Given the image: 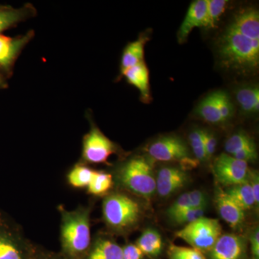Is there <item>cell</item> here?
I'll list each match as a JSON object with an SVG mask.
<instances>
[{
    "label": "cell",
    "instance_id": "6da1fadb",
    "mask_svg": "<svg viewBox=\"0 0 259 259\" xmlns=\"http://www.w3.org/2000/svg\"><path fill=\"white\" fill-rule=\"evenodd\" d=\"M221 64L238 72L254 71L259 64V13L254 8L238 12L218 44Z\"/></svg>",
    "mask_w": 259,
    "mask_h": 259
},
{
    "label": "cell",
    "instance_id": "7a4b0ae2",
    "mask_svg": "<svg viewBox=\"0 0 259 259\" xmlns=\"http://www.w3.org/2000/svg\"><path fill=\"white\" fill-rule=\"evenodd\" d=\"M61 213V254L66 259H83L92 244L88 207L74 210L59 207Z\"/></svg>",
    "mask_w": 259,
    "mask_h": 259
},
{
    "label": "cell",
    "instance_id": "3957f363",
    "mask_svg": "<svg viewBox=\"0 0 259 259\" xmlns=\"http://www.w3.org/2000/svg\"><path fill=\"white\" fill-rule=\"evenodd\" d=\"M115 178L125 190L145 199L151 198L156 191L151 163L144 157L132 158L122 163Z\"/></svg>",
    "mask_w": 259,
    "mask_h": 259
},
{
    "label": "cell",
    "instance_id": "277c9868",
    "mask_svg": "<svg viewBox=\"0 0 259 259\" xmlns=\"http://www.w3.org/2000/svg\"><path fill=\"white\" fill-rule=\"evenodd\" d=\"M102 214L110 229L124 233L139 223L141 208L139 202L127 194L115 192L108 194L104 199Z\"/></svg>",
    "mask_w": 259,
    "mask_h": 259
},
{
    "label": "cell",
    "instance_id": "5b68a950",
    "mask_svg": "<svg viewBox=\"0 0 259 259\" xmlns=\"http://www.w3.org/2000/svg\"><path fill=\"white\" fill-rule=\"evenodd\" d=\"M222 226L217 219L202 218L186 225L177 231L176 236L192 248L204 253L209 252L222 235Z\"/></svg>",
    "mask_w": 259,
    "mask_h": 259
},
{
    "label": "cell",
    "instance_id": "8992f818",
    "mask_svg": "<svg viewBox=\"0 0 259 259\" xmlns=\"http://www.w3.org/2000/svg\"><path fill=\"white\" fill-rule=\"evenodd\" d=\"M151 158L163 162H178L181 168L187 171L198 165L199 162L191 157L190 151L183 140L175 136L160 138L148 146Z\"/></svg>",
    "mask_w": 259,
    "mask_h": 259
},
{
    "label": "cell",
    "instance_id": "52a82bcc",
    "mask_svg": "<svg viewBox=\"0 0 259 259\" xmlns=\"http://www.w3.org/2000/svg\"><path fill=\"white\" fill-rule=\"evenodd\" d=\"M32 246L18 227L0 214V259H30Z\"/></svg>",
    "mask_w": 259,
    "mask_h": 259
},
{
    "label": "cell",
    "instance_id": "ba28073f",
    "mask_svg": "<svg viewBox=\"0 0 259 259\" xmlns=\"http://www.w3.org/2000/svg\"><path fill=\"white\" fill-rule=\"evenodd\" d=\"M117 151V146L98 127L92 125L83 139L81 158L83 162L93 164L105 163Z\"/></svg>",
    "mask_w": 259,
    "mask_h": 259
},
{
    "label": "cell",
    "instance_id": "9c48e42d",
    "mask_svg": "<svg viewBox=\"0 0 259 259\" xmlns=\"http://www.w3.org/2000/svg\"><path fill=\"white\" fill-rule=\"evenodd\" d=\"M218 182L225 187L240 185L248 182V163L236 159L226 153L218 156L212 166Z\"/></svg>",
    "mask_w": 259,
    "mask_h": 259
},
{
    "label": "cell",
    "instance_id": "30bf717a",
    "mask_svg": "<svg viewBox=\"0 0 259 259\" xmlns=\"http://www.w3.org/2000/svg\"><path fill=\"white\" fill-rule=\"evenodd\" d=\"M208 253V259H247L246 239L233 233L221 235Z\"/></svg>",
    "mask_w": 259,
    "mask_h": 259
},
{
    "label": "cell",
    "instance_id": "8fae6325",
    "mask_svg": "<svg viewBox=\"0 0 259 259\" xmlns=\"http://www.w3.org/2000/svg\"><path fill=\"white\" fill-rule=\"evenodd\" d=\"M33 36V31H29L25 35L15 37L0 34V69L10 72L19 54Z\"/></svg>",
    "mask_w": 259,
    "mask_h": 259
},
{
    "label": "cell",
    "instance_id": "7c38bea8",
    "mask_svg": "<svg viewBox=\"0 0 259 259\" xmlns=\"http://www.w3.org/2000/svg\"><path fill=\"white\" fill-rule=\"evenodd\" d=\"M187 172L178 167H163L156 178V192L162 197H168L183 188L188 182Z\"/></svg>",
    "mask_w": 259,
    "mask_h": 259
},
{
    "label": "cell",
    "instance_id": "4fadbf2b",
    "mask_svg": "<svg viewBox=\"0 0 259 259\" xmlns=\"http://www.w3.org/2000/svg\"><path fill=\"white\" fill-rule=\"evenodd\" d=\"M214 202L220 215L231 228L236 229L243 225L245 218V211L235 203L220 187L216 190Z\"/></svg>",
    "mask_w": 259,
    "mask_h": 259
},
{
    "label": "cell",
    "instance_id": "5bb4252c",
    "mask_svg": "<svg viewBox=\"0 0 259 259\" xmlns=\"http://www.w3.org/2000/svg\"><path fill=\"white\" fill-rule=\"evenodd\" d=\"M206 13L207 0H196L192 3L179 30V42L185 41L194 28H204Z\"/></svg>",
    "mask_w": 259,
    "mask_h": 259
},
{
    "label": "cell",
    "instance_id": "9a60e30c",
    "mask_svg": "<svg viewBox=\"0 0 259 259\" xmlns=\"http://www.w3.org/2000/svg\"><path fill=\"white\" fill-rule=\"evenodd\" d=\"M122 75L125 76L130 84L139 90L143 102L148 103L151 101L149 72L144 61L126 69L122 73Z\"/></svg>",
    "mask_w": 259,
    "mask_h": 259
},
{
    "label": "cell",
    "instance_id": "2e32d148",
    "mask_svg": "<svg viewBox=\"0 0 259 259\" xmlns=\"http://www.w3.org/2000/svg\"><path fill=\"white\" fill-rule=\"evenodd\" d=\"M83 259H122V247L111 239L99 237L92 242Z\"/></svg>",
    "mask_w": 259,
    "mask_h": 259
},
{
    "label": "cell",
    "instance_id": "e0dca14e",
    "mask_svg": "<svg viewBox=\"0 0 259 259\" xmlns=\"http://www.w3.org/2000/svg\"><path fill=\"white\" fill-rule=\"evenodd\" d=\"M148 40L147 36H141L125 48L121 58V74L126 69L144 61V49Z\"/></svg>",
    "mask_w": 259,
    "mask_h": 259
},
{
    "label": "cell",
    "instance_id": "ac0fdd59",
    "mask_svg": "<svg viewBox=\"0 0 259 259\" xmlns=\"http://www.w3.org/2000/svg\"><path fill=\"white\" fill-rule=\"evenodd\" d=\"M237 102L245 115H253L259 110V89L256 85L238 89L236 93Z\"/></svg>",
    "mask_w": 259,
    "mask_h": 259
},
{
    "label": "cell",
    "instance_id": "d6986e66",
    "mask_svg": "<svg viewBox=\"0 0 259 259\" xmlns=\"http://www.w3.org/2000/svg\"><path fill=\"white\" fill-rule=\"evenodd\" d=\"M136 245L145 255L150 257H157L161 254L163 246L161 235L152 228L145 230L136 241Z\"/></svg>",
    "mask_w": 259,
    "mask_h": 259
},
{
    "label": "cell",
    "instance_id": "ffe728a7",
    "mask_svg": "<svg viewBox=\"0 0 259 259\" xmlns=\"http://www.w3.org/2000/svg\"><path fill=\"white\" fill-rule=\"evenodd\" d=\"M34 8L28 5L21 8L7 6L0 9V34L33 14Z\"/></svg>",
    "mask_w": 259,
    "mask_h": 259
},
{
    "label": "cell",
    "instance_id": "44dd1931",
    "mask_svg": "<svg viewBox=\"0 0 259 259\" xmlns=\"http://www.w3.org/2000/svg\"><path fill=\"white\" fill-rule=\"evenodd\" d=\"M225 192L243 210H248L255 206L254 197L248 182L231 186Z\"/></svg>",
    "mask_w": 259,
    "mask_h": 259
},
{
    "label": "cell",
    "instance_id": "7402d4cb",
    "mask_svg": "<svg viewBox=\"0 0 259 259\" xmlns=\"http://www.w3.org/2000/svg\"><path fill=\"white\" fill-rule=\"evenodd\" d=\"M196 113L204 122L212 125L223 123L214 98V93L207 95L199 102L196 108Z\"/></svg>",
    "mask_w": 259,
    "mask_h": 259
},
{
    "label": "cell",
    "instance_id": "603a6c76",
    "mask_svg": "<svg viewBox=\"0 0 259 259\" xmlns=\"http://www.w3.org/2000/svg\"><path fill=\"white\" fill-rule=\"evenodd\" d=\"M113 185V177L111 174L95 171L93 179L88 186V192L97 197L107 195L112 190Z\"/></svg>",
    "mask_w": 259,
    "mask_h": 259
},
{
    "label": "cell",
    "instance_id": "cb8c5ba5",
    "mask_svg": "<svg viewBox=\"0 0 259 259\" xmlns=\"http://www.w3.org/2000/svg\"><path fill=\"white\" fill-rule=\"evenodd\" d=\"M95 170L85 166L83 163L76 164L67 175V182L71 187L75 189L88 188Z\"/></svg>",
    "mask_w": 259,
    "mask_h": 259
},
{
    "label": "cell",
    "instance_id": "d4e9b609",
    "mask_svg": "<svg viewBox=\"0 0 259 259\" xmlns=\"http://www.w3.org/2000/svg\"><path fill=\"white\" fill-rule=\"evenodd\" d=\"M255 144L253 139L245 132L240 131L236 134L232 135L226 141L225 144V150L227 154H234L244 148L255 146Z\"/></svg>",
    "mask_w": 259,
    "mask_h": 259
},
{
    "label": "cell",
    "instance_id": "484cf974",
    "mask_svg": "<svg viewBox=\"0 0 259 259\" xmlns=\"http://www.w3.org/2000/svg\"><path fill=\"white\" fill-rule=\"evenodd\" d=\"M226 0H207V13L204 28H215L220 18L226 10Z\"/></svg>",
    "mask_w": 259,
    "mask_h": 259
},
{
    "label": "cell",
    "instance_id": "4316f807",
    "mask_svg": "<svg viewBox=\"0 0 259 259\" xmlns=\"http://www.w3.org/2000/svg\"><path fill=\"white\" fill-rule=\"evenodd\" d=\"M169 259H207L202 252L192 247L171 244L167 250Z\"/></svg>",
    "mask_w": 259,
    "mask_h": 259
},
{
    "label": "cell",
    "instance_id": "83f0119b",
    "mask_svg": "<svg viewBox=\"0 0 259 259\" xmlns=\"http://www.w3.org/2000/svg\"><path fill=\"white\" fill-rule=\"evenodd\" d=\"M214 98L223 123L231 120L234 113V107L228 94L223 91L214 92Z\"/></svg>",
    "mask_w": 259,
    "mask_h": 259
},
{
    "label": "cell",
    "instance_id": "f1b7e54d",
    "mask_svg": "<svg viewBox=\"0 0 259 259\" xmlns=\"http://www.w3.org/2000/svg\"><path fill=\"white\" fill-rule=\"evenodd\" d=\"M189 141L195 156V159L199 163L207 161V155H206L203 139H202V129L192 131L189 136Z\"/></svg>",
    "mask_w": 259,
    "mask_h": 259
},
{
    "label": "cell",
    "instance_id": "f546056e",
    "mask_svg": "<svg viewBox=\"0 0 259 259\" xmlns=\"http://www.w3.org/2000/svg\"><path fill=\"white\" fill-rule=\"evenodd\" d=\"M204 208H193L190 207L183 212L172 218L177 224H189L204 217Z\"/></svg>",
    "mask_w": 259,
    "mask_h": 259
},
{
    "label": "cell",
    "instance_id": "4dcf8cb0",
    "mask_svg": "<svg viewBox=\"0 0 259 259\" xmlns=\"http://www.w3.org/2000/svg\"><path fill=\"white\" fill-rule=\"evenodd\" d=\"M190 207H191L188 192H187V193L180 196V197L171 204V207L167 210V214H168V217L172 219Z\"/></svg>",
    "mask_w": 259,
    "mask_h": 259
},
{
    "label": "cell",
    "instance_id": "1f68e13d",
    "mask_svg": "<svg viewBox=\"0 0 259 259\" xmlns=\"http://www.w3.org/2000/svg\"><path fill=\"white\" fill-rule=\"evenodd\" d=\"M202 135L206 155H207V160H208L215 152L216 146L218 144L217 139H216L214 134L207 130L202 129Z\"/></svg>",
    "mask_w": 259,
    "mask_h": 259
},
{
    "label": "cell",
    "instance_id": "d6a6232c",
    "mask_svg": "<svg viewBox=\"0 0 259 259\" xmlns=\"http://www.w3.org/2000/svg\"><path fill=\"white\" fill-rule=\"evenodd\" d=\"M30 259H66L61 253H55L32 245Z\"/></svg>",
    "mask_w": 259,
    "mask_h": 259
},
{
    "label": "cell",
    "instance_id": "836d02e7",
    "mask_svg": "<svg viewBox=\"0 0 259 259\" xmlns=\"http://www.w3.org/2000/svg\"><path fill=\"white\" fill-rule=\"evenodd\" d=\"M233 157L241 161L249 163L254 162L258 159V152H257L256 146H250V147L244 148L241 151H238L232 155Z\"/></svg>",
    "mask_w": 259,
    "mask_h": 259
},
{
    "label": "cell",
    "instance_id": "e575fe53",
    "mask_svg": "<svg viewBox=\"0 0 259 259\" xmlns=\"http://www.w3.org/2000/svg\"><path fill=\"white\" fill-rule=\"evenodd\" d=\"M191 207L193 208H204L207 204L205 194L199 190H193L188 192Z\"/></svg>",
    "mask_w": 259,
    "mask_h": 259
},
{
    "label": "cell",
    "instance_id": "d590c367",
    "mask_svg": "<svg viewBox=\"0 0 259 259\" xmlns=\"http://www.w3.org/2000/svg\"><path fill=\"white\" fill-rule=\"evenodd\" d=\"M122 259H144L145 255L136 244H127L122 247Z\"/></svg>",
    "mask_w": 259,
    "mask_h": 259
},
{
    "label": "cell",
    "instance_id": "8d00e7d4",
    "mask_svg": "<svg viewBox=\"0 0 259 259\" xmlns=\"http://www.w3.org/2000/svg\"><path fill=\"white\" fill-rule=\"evenodd\" d=\"M248 183L251 187L253 197H254L255 206L258 207L259 204V177L258 173L255 171H250L248 173Z\"/></svg>",
    "mask_w": 259,
    "mask_h": 259
},
{
    "label": "cell",
    "instance_id": "74e56055",
    "mask_svg": "<svg viewBox=\"0 0 259 259\" xmlns=\"http://www.w3.org/2000/svg\"><path fill=\"white\" fill-rule=\"evenodd\" d=\"M251 252L253 258L259 259V231L258 228H255L252 232L250 238Z\"/></svg>",
    "mask_w": 259,
    "mask_h": 259
},
{
    "label": "cell",
    "instance_id": "f35d334b",
    "mask_svg": "<svg viewBox=\"0 0 259 259\" xmlns=\"http://www.w3.org/2000/svg\"><path fill=\"white\" fill-rule=\"evenodd\" d=\"M7 88H8V84H7L4 78L0 74V89H5Z\"/></svg>",
    "mask_w": 259,
    "mask_h": 259
},
{
    "label": "cell",
    "instance_id": "ab89813d",
    "mask_svg": "<svg viewBox=\"0 0 259 259\" xmlns=\"http://www.w3.org/2000/svg\"><path fill=\"white\" fill-rule=\"evenodd\" d=\"M7 6L5 5H0V9H3V8H6Z\"/></svg>",
    "mask_w": 259,
    "mask_h": 259
}]
</instances>
